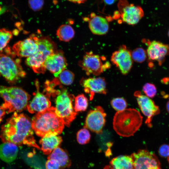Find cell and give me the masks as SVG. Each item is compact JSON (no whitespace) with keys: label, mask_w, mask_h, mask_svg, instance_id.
<instances>
[{"label":"cell","mask_w":169,"mask_h":169,"mask_svg":"<svg viewBox=\"0 0 169 169\" xmlns=\"http://www.w3.org/2000/svg\"><path fill=\"white\" fill-rule=\"evenodd\" d=\"M1 129L0 136L4 142H11L17 145H26L39 148L33 136L31 122L23 114L15 112Z\"/></svg>","instance_id":"obj_1"},{"label":"cell","mask_w":169,"mask_h":169,"mask_svg":"<svg viewBox=\"0 0 169 169\" xmlns=\"http://www.w3.org/2000/svg\"><path fill=\"white\" fill-rule=\"evenodd\" d=\"M31 123L33 130L36 135L42 137L61 134L64 125L63 120L56 114L54 107L37 113Z\"/></svg>","instance_id":"obj_2"},{"label":"cell","mask_w":169,"mask_h":169,"mask_svg":"<svg viewBox=\"0 0 169 169\" xmlns=\"http://www.w3.org/2000/svg\"><path fill=\"white\" fill-rule=\"evenodd\" d=\"M140 113L135 109H126L115 115L113 122L114 129L120 136L128 137L133 136L142 122Z\"/></svg>","instance_id":"obj_3"},{"label":"cell","mask_w":169,"mask_h":169,"mask_svg":"<svg viewBox=\"0 0 169 169\" xmlns=\"http://www.w3.org/2000/svg\"><path fill=\"white\" fill-rule=\"evenodd\" d=\"M0 97L3 99L2 106L8 113L21 111L27 107L30 96L20 88L0 86Z\"/></svg>","instance_id":"obj_4"},{"label":"cell","mask_w":169,"mask_h":169,"mask_svg":"<svg viewBox=\"0 0 169 169\" xmlns=\"http://www.w3.org/2000/svg\"><path fill=\"white\" fill-rule=\"evenodd\" d=\"M4 52L0 54V77L13 84L25 76L26 73L20 65V60L14 59L16 55L13 51L8 47Z\"/></svg>","instance_id":"obj_5"},{"label":"cell","mask_w":169,"mask_h":169,"mask_svg":"<svg viewBox=\"0 0 169 169\" xmlns=\"http://www.w3.org/2000/svg\"><path fill=\"white\" fill-rule=\"evenodd\" d=\"M36 52L27 58L25 62L36 73L44 74L46 70L44 64L47 58L56 51L54 42L48 37L38 38Z\"/></svg>","instance_id":"obj_6"},{"label":"cell","mask_w":169,"mask_h":169,"mask_svg":"<svg viewBox=\"0 0 169 169\" xmlns=\"http://www.w3.org/2000/svg\"><path fill=\"white\" fill-rule=\"evenodd\" d=\"M57 95L55 100L56 112L63 120L64 125L69 126L77 115L72 104L74 96L69 94L66 89L61 91Z\"/></svg>","instance_id":"obj_7"},{"label":"cell","mask_w":169,"mask_h":169,"mask_svg":"<svg viewBox=\"0 0 169 169\" xmlns=\"http://www.w3.org/2000/svg\"><path fill=\"white\" fill-rule=\"evenodd\" d=\"M105 60L104 57L94 54L92 51L88 52L79 61V65L87 75L98 76L110 67V64L108 61L103 62Z\"/></svg>","instance_id":"obj_8"},{"label":"cell","mask_w":169,"mask_h":169,"mask_svg":"<svg viewBox=\"0 0 169 169\" xmlns=\"http://www.w3.org/2000/svg\"><path fill=\"white\" fill-rule=\"evenodd\" d=\"M131 156L133 160L134 169H161L159 160L151 152L140 150Z\"/></svg>","instance_id":"obj_9"},{"label":"cell","mask_w":169,"mask_h":169,"mask_svg":"<svg viewBox=\"0 0 169 169\" xmlns=\"http://www.w3.org/2000/svg\"><path fill=\"white\" fill-rule=\"evenodd\" d=\"M118 7L121 21L129 25L137 23L144 16V12L141 7L130 4L126 0L120 1Z\"/></svg>","instance_id":"obj_10"},{"label":"cell","mask_w":169,"mask_h":169,"mask_svg":"<svg viewBox=\"0 0 169 169\" xmlns=\"http://www.w3.org/2000/svg\"><path fill=\"white\" fill-rule=\"evenodd\" d=\"M106 116V114L101 107H96L88 113L84 128L97 134H101L105 124Z\"/></svg>","instance_id":"obj_11"},{"label":"cell","mask_w":169,"mask_h":169,"mask_svg":"<svg viewBox=\"0 0 169 169\" xmlns=\"http://www.w3.org/2000/svg\"><path fill=\"white\" fill-rule=\"evenodd\" d=\"M110 60L124 75L128 74L132 66L131 52L125 45L120 46L112 53Z\"/></svg>","instance_id":"obj_12"},{"label":"cell","mask_w":169,"mask_h":169,"mask_svg":"<svg viewBox=\"0 0 169 169\" xmlns=\"http://www.w3.org/2000/svg\"><path fill=\"white\" fill-rule=\"evenodd\" d=\"M134 95L136 98L138 104L141 111L147 117L145 123L149 127H151L153 116L160 113L158 106L149 97L142 95L140 91H136Z\"/></svg>","instance_id":"obj_13"},{"label":"cell","mask_w":169,"mask_h":169,"mask_svg":"<svg viewBox=\"0 0 169 169\" xmlns=\"http://www.w3.org/2000/svg\"><path fill=\"white\" fill-rule=\"evenodd\" d=\"M38 39L35 34H32L29 38L16 43L13 47L12 50L19 57H28L37 51Z\"/></svg>","instance_id":"obj_14"},{"label":"cell","mask_w":169,"mask_h":169,"mask_svg":"<svg viewBox=\"0 0 169 169\" xmlns=\"http://www.w3.org/2000/svg\"><path fill=\"white\" fill-rule=\"evenodd\" d=\"M67 64L63 53L61 51H56L49 56L45 60L44 65L45 69L58 76L62 71L65 70Z\"/></svg>","instance_id":"obj_15"},{"label":"cell","mask_w":169,"mask_h":169,"mask_svg":"<svg viewBox=\"0 0 169 169\" xmlns=\"http://www.w3.org/2000/svg\"><path fill=\"white\" fill-rule=\"evenodd\" d=\"M81 84L84 92L90 95V99L92 100L95 93L106 94V83L103 77H89L82 79Z\"/></svg>","instance_id":"obj_16"},{"label":"cell","mask_w":169,"mask_h":169,"mask_svg":"<svg viewBox=\"0 0 169 169\" xmlns=\"http://www.w3.org/2000/svg\"><path fill=\"white\" fill-rule=\"evenodd\" d=\"M146 43L148 45L146 53L149 59L156 61L159 65H161L165 57L169 54V45L155 40H148Z\"/></svg>","instance_id":"obj_17"},{"label":"cell","mask_w":169,"mask_h":169,"mask_svg":"<svg viewBox=\"0 0 169 169\" xmlns=\"http://www.w3.org/2000/svg\"><path fill=\"white\" fill-rule=\"evenodd\" d=\"M35 84L36 92L31 102L27 106L28 111L31 113L41 112L51 107L50 101L46 96L40 92L38 82H36Z\"/></svg>","instance_id":"obj_18"},{"label":"cell","mask_w":169,"mask_h":169,"mask_svg":"<svg viewBox=\"0 0 169 169\" xmlns=\"http://www.w3.org/2000/svg\"><path fill=\"white\" fill-rule=\"evenodd\" d=\"M89 27L91 32L97 35L106 34L108 31L109 26L107 20L95 14H91L90 18H88Z\"/></svg>","instance_id":"obj_19"},{"label":"cell","mask_w":169,"mask_h":169,"mask_svg":"<svg viewBox=\"0 0 169 169\" xmlns=\"http://www.w3.org/2000/svg\"><path fill=\"white\" fill-rule=\"evenodd\" d=\"M18 149L17 145L6 142L0 145V159L7 163H11L16 159Z\"/></svg>","instance_id":"obj_20"},{"label":"cell","mask_w":169,"mask_h":169,"mask_svg":"<svg viewBox=\"0 0 169 169\" xmlns=\"http://www.w3.org/2000/svg\"><path fill=\"white\" fill-rule=\"evenodd\" d=\"M104 169H134L133 159L131 155L119 156L113 158Z\"/></svg>","instance_id":"obj_21"},{"label":"cell","mask_w":169,"mask_h":169,"mask_svg":"<svg viewBox=\"0 0 169 169\" xmlns=\"http://www.w3.org/2000/svg\"><path fill=\"white\" fill-rule=\"evenodd\" d=\"M42 138L39 143L42 151L46 155H49L62 141L61 137L58 135L46 136Z\"/></svg>","instance_id":"obj_22"},{"label":"cell","mask_w":169,"mask_h":169,"mask_svg":"<svg viewBox=\"0 0 169 169\" xmlns=\"http://www.w3.org/2000/svg\"><path fill=\"white\" fill-rule=\"evenodd\" d=\"M48 159L56 161L59 164L60 168L69 167L71 164L70 160L66 152L61 148L58 147L49 155Z\"/></svg>","instance_id":"obj_23"},{"label":"cell","mask_w":169,"mask_h":169,"mask_svg":"<svg viewBox=\"0 0 169 169\" xmlns=\"http://www.w3.org/2000/svg\"><path fill=\"white\" fill-rule=\"evenodd\" d=\"M75 32L73 28L68 24L60 26L56 32V35L59 39L64 42H68L73 38Z\"/></svg>","instance_id":"obj_24"},{"label":"cell","mask_w":169,"mask_h":169,"mask_svg":"<svg viewBox=\"0 0 169 169\" xmlns=\"http://www.w3.org/2000/svg\"><path fill=\"white\" fill-rule=\"evenodd\" d=\"M13 36L11 31L5 28L0 29V54L3 53Z\"/></svg>","instance_id":"obj_25"},{"label":"cell","mask_w":169,"mask_h":169,"mask_svg":"<svg viewBox=\"0 0 169 169\" xmlns=\"http://www.w3.org/2000/svg\"><path fill=\"white\" fill-rule=\"evenodd\" d=\"M88 105V100L85 96L83 94L79 95L75 98L74 110L76 112L84 111L87 109Z\"/></svg>","instance_id":"obj_26"},{"label":"cell","mask_w":169,"mask_h":169,"mask_svg":"<svg viewBox=\"0 0 169 169\" xmlns=\"http://www.w3.org/2000/svg\"><path fill=\"white\" fill-rule=\"evenodd\" d=\"M59 80L62 84L65 85H69L73 82L74 75L71 71L64 70L58 76Z\"/></svg>","instance_id":"obj_27"},{"label":"cell","mask_w":169,"mask_h":169,"mask_svg":"<svg viewBox=\"0 0 169 169\" xmlns=\"http://www.w3.org/2000/svg\"><path fill=\"white\" fill-rule=\"evenodd\" d=\"M91 135L89 131L86 128L80 130L77 133L76 139L77 142L80 144L84 145L89 143Z\"/></svg>","instance_id":"obj_28"},{"label":"cell","mask_w":169,"mask_h":169,"mask_svg":"<svg viewBox=\"0 0 169 169\" xmlns=\"http://www.w3.org/2000/svg\"><path fill=\"white\" fill-rule=\"evenodd\" d=\"M132 59L134 61L139 63H142L146 59L147 53L141 48H138L131 52Z\"/></svg>","instance_id":"obj_29"},{"label":"cell","mask_w":169,"mask_h":169,"mask_svg":"<svg viewBox=\"0 0 169 169\" xmlns=\"http://www.w3.org/2000/svg\"><path fill=\"white\" fill-rule=\"evenodd\" d=\"M111 105L116 110L122 111L126 109L127 103L125 100L122 98L118 97L113 99Z\"/></svg>","instance_id":"obj_30"},{"label":"cell","mask_w":169,"mask_h":169,"mask_svg":"<svg viewBox=\"0 0 169 169\" xmlns=\"http://www.w3.org/2000/svg\"><path fill=\"white\" fill-rule=\"evenodd\" d=\"M143 90L146 96L149 98L153 97L157 92L155 85L150 83H147L144 84L143 87Z\"/></svg>","instance_id":"obj_31"},{"label":"cell","mask_w":169,"mask_h":169,"mask_svg":"<svg viewBox=\"0 0 169 169\" xmlns=\"http://www.w3.org/2000/svg\"><path fill=\"white\" fill-rule=\"evenodd\" d=\"M44 0H29V5L33 10L36 11L40 9L43 6Z\"/></svg>","instance_id":"obj_32"},{"label":"cell","mask_w":169,"mask_h":169,"mask_svg":"<svg viewBox=\"0 0 169 169\" xmlns=\"http://www.w3.org/2000/svg\"><path fill=\"white\" fill-rule=\"evenodd\" d=\"M45 166L46 169H60V168L58 162L53 159H48L46 162Z\"/></svg>","instance_id":"obj_33"},{"label":"cell","mask_w":169,"mask_h":169,"mask_svg":"<svg viewBox=\"0 0 169 169\" xmlns=\"http://www.w3.org/2000/svg\"><path fill=\"white\" fill-rule=\"evenodd\" d=\"M159 152L160 155L162 157H169V145L163 144L159 148Z\"/></svg>","instance_id":"obj_34"},{"label":"cell","mask_w":169,"mask_h":169,"mask_svg":"<svg viewBox=\"0 0 169 169\" xmlns=\"http://www.w3.org/2000/svg\"><path fill=\"white\" fill-rule=\"evenodd\" d=\"M6 113L5 110L2 106L0 105V123Z\"/></svg>","instance_id":"obj_35"},{"label":"cell","mask_w":169,"mask_h":169,"mask_svg":"<svg viewBox=\"0 0 169 169\" xmlns=\"http://www.w3.org/2000/svg\"><path fill=\"white\" fill-rule=\"evenodd\" d=\"M104 2L107 5H110L114 3L116 0H103Z\"/></svg>","instance_id":"obj_36"},{"label":"cell","mask_w":169,"mask_h":169,"mask_svg":"<svg viewBox=\"0 0 169 169\" xmlns=\"http://www.w3.org/2000/svg\"><path fill=\"white\" fill-rule=\"evenodd\" d=\"M74 3H84L86 0H68Z\"/></svg>","instance_id":"obj_37"},{"label":"cell","mask_w":169,"mask_h":169,"mask_svg":"<svg viewBox=\"0 0 169 169\" xmlns=\"http://www.w3.org/2000/svg\"><path fill=\"white\" fill-rule=\"evenodd\" d=\"M4 9L0 7V14L3 13L4 11Z\"/></svg>","instance_id":"obj_38"},{"label":"cell","mask_w":169,"mask_h":169,"mask_svg":"<svg viewBox=\"0 0 169 169\" xmlns=\"http://www.w3.org/2000/svg\"><path fill=\"white\" fill-rule=\"evenodd\" d=\"M166 109L167 111L169 113V101H168L166 104Z\"/></svg>","instance_id":"obj_39"},{"label":"cell","mask_w":169,"mask_h":169,"mask_svg":"<svg viewBox=\"0 0 169 169\" xmlns=\"http://www.w3.org/2000/svg\"><path fill=\"white\" fill-rule=\"evenodd\" d=\"M168 161L169 163V157L167 158Z\"/></svg>","instance_id":"obj_40"},{"label":"cell","mask_w":169,"mask_h":169,"mask_svg":"<svg viewBox=\"0 0 169 169\" xmlns=\"http://www.w3.org/2000/svg\"><path fill=\"white\" fill-rule=\"evenodd\" d=\"M168 36H169V32H168Z\"/></svg>","instance_id":"obj_41"},{"label":"cell","mask_w":169,"mask_h":169,"mask_svg":"<svg viewBox=\"0 0 169 169\" xmlns=\"http://www.w3.org/2000/svg\"></svg>","instance_id":"obj_42"}]
</instances>
